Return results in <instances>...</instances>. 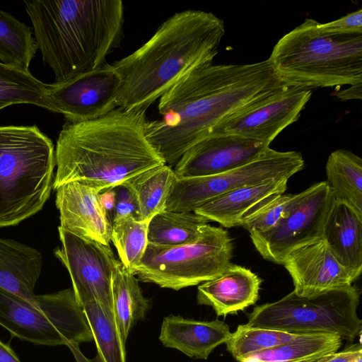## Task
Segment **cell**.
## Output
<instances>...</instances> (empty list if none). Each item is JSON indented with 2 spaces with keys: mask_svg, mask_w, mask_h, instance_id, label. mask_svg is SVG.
Here are the masks:
<instances>
[{
  "mask_svg": "<svg viewBox=\"0 0 362 362\" xmlns=\"http://www.w3.org/2000/svg\"><path fill=\"white\" fill-rule=\"evenodd\" d=\"M55 165L54 144L37 126L0 127V227L17 225L42 209Z\"/></svg>",
  "mask_w": 362,
  "mask_h": 362,
  "instance_id": "cell-6",
  "label": "cell"
},
{
  "mask_svg": "<svg viewBox=\"0 0 362 362\" xmlns=\"http://www.w3.org/2000/svg\"><path fill=\"white\" fill-rule=\"evenodd\" d=\"M334 202L326 181L314 184L298 194L288 216L278 226L250 235L254 246L264 259L282 264L293 250L322 238Z\"/></svg>",
  "mask_w": 362,
  "mask_h": 362,
  "instance_id": "cell-12",
  "label": "cell"
},
{
  "mask_svg": "<svg viewBox=\"0 0 362 362\" xmlns=\"http://www.w3.org/2000/svg\"><path fill=\"white\" fill-rule=\"evenodd\" d=\"M362 354L361 341L340 352L327 354L312 362H353L356 356Z\"/></svg>",
  "mask_w": 362,
  "mask_h": 362,
  "instance_id": "cell-35",
  "label": "cell"
},
{
  "mask_svg": "<svg viewBox=\"0 0 362 362\" xmlns=\"http://www.w3.org/2000/svg\"><path fill=\"white\" fill-rule=\"evenodd\" d=\"M341 340L333 334H298L289 341L247 356L240 362H312L338 351Z\"/></svg>",
  "mask_w": 362,
  "mask_h": 362,
  "instance_id": "cell-24",
  "label": "cell"
},
{
  "mask_svg": "<svg viewBox=\"0 0 362 362\" xmlns=\"http://www.w3.org/2000/svg\"><path fill=\"white\" fill-rule=\"evenodd\" d=\"M289 178L272 179L220 195L194 211L225 228L242 226L250 218L284 194Z\"/></svg>",
  "mask_w": 362,
  "mask_h": 362,
  "instance_id": "cell-18",
  "label": "cell"
},
{
  "mask_svg": "<svg viewBox=\"0 0 362 362\" xmlns=\"http://www.w3.org/2000/svg\"><path fill=\"white\" fill-rule=\"evenodd\" d=\"M325 170L335 202L362 216V159L349 150L338 149L329 154Z\"/></svg>",
  "mask_w": 362,
  "mask_h": 362,
  "instance_id": "cell-22",
  "label": "cell"
},
{
  "mask_svg": "<svg viewBox=\"0 0 362 362\" xmlns=\"http://www.w3.org/2000/svg\"><path fill=\"white\" fill-rule=\"evenodd\" d=\"M61 247L56 257L67 269L73 291L82 306L96 300L114 320L112 278L117 259L110 245L75 235L58 228Z\"/></svg>",
  "mask_w": 362,
  "mask_h": 362,
  "instance_id": "cell-11",
  "label": "cell"
},
{
  "mask_svg": "<svg viewBox=\"0 0 362 362\" xmlns=\"http://www.w3.org/2000/svg\"><path fill=\"white\" fill-rule=\"evenodd\" d=\"M305 165L300 153L268 148L252 161L208 176L177 178L170 187L165 210L194 212L210 200L238 188L272 179L290 178Z\"/></svg>",
  "mask_w": 362,
  "mask_h": 362,
  "instance_id": "cell-10",
  "label": "cell"
},
{
  "mask_svg": "<svg viewBox=\"0 0 362 362\" xmlns=\"http://www.w3.org/2000/svg\"><path fill=\"white\" fill-rule=\"evenodd\" d=\"M120 77L114 66L105 62L98 68L67 81L49 84V98L55 113L70 123L100 118L117 107Z\"/></svg>",
  "mask_w": 362,
  "mask_h": 362,
  "instance_id": "cell-13",
  "label": "cell"
},
{
  "mask_svg": "<svg viewBox=\"0 0 362 362\" xmlns=\"http://www.w3.org/2000/svg\"><path fill=\"white\" fill-rule=\"evenodd\" d=\"M228 232L206 224L195 240L175 246L148 243L134 274L144 282L178 291L220 276L231 264Z\"/></svg>",
  "mask_w": 362,
  "mask_h": 362,
  "instance_id": "cell-8",
  "label": "cell"
},
{
  "mask_svg": "<svg viewBox=\"0 0 362 362\" xmlns=\"http://www.w3.org/2000/svg\"><path fill=\"white\" fill-rule=\"evenodd\" d=\"M100 204L112 223L116 203L115 188L103 189L99 192Z\"/></svg>",
  "mask_w": 362,
  "mask_h": 362,
  "instance_id": "cell-36",
  "label": "cell"
},
{
  "mask_svg": "<svg viewBox=\"0 0 362 362\" xmlns=\"http://www.w3.org/2000/svg\"><path fill=\"white\" fill-rule=\"evenodd\" d=\"M334 95L341 100H361L362 98V82L352 84L345 90L337 91L334 93Z\"/></svg>",
  "mask_w": 362,
  "mask_h": 362,
  "instance_id": "cell-37",
  "label": "cell"
},
{
  "mask_svg": "<svg viewBox=\"0 0 362 362\" xmlns=\"http://www.w3.org/2000/svg\"><path fill=\"white\" fill-rule=\"evenodd\" d=\"M322 238L338 262L356 281L362 271V216L334 202L326 219Z\"/></svg>",
  "mask_w": 362,
  "mask_h": 362,
  "instance_id": "cell-21",
  "label": "cell"
},
{
  "mask_svg": "<svg viewBox=\"0 0 362 362\" xmlns=\"http://www.w3.org/2000/svg\"><path fill=\"white\" fill-rule=\"evenodd\" d=\"M115 188L116 203L112 222L127 216H132L137 220V205L131 192L123 185H118Z\"/></svg>",
  "mask_w": 362,
  "mask_h": 362,
  "instance_id": "cell-34",
  "label": "cell"
},
{
  "mask_svg": "<svg viewBox=\"0 0 362 362\" xmlns=\"http://www.w3.org/2000/svg\"><path fill=\"white\" fill-rule=\"evenodd\" d=\"M269 146L233 134H218L197 143L175 165L177 178L222 173L252 161Z\"/></svg>",
  "mask_w": 362,
  "mask_h": 362,
  "instance_id": "cell-15",
  "label": "cell"
},
{
  "mask_svg": "<svg viewBox=\"0 0 362 362\" xmlns=\"http://www.w3.org/2000/svg\"><path fill=\"white\" fill-rule=\"evenodd\" d=\"M320 30L330 33H362V10L358 9L335 21L318 23Z\"/></svg>",
  "mask_w": 362,
  "mask_h": 362,
  "instance_id": "cell-33",
  "label": "cell"
},
{
  "mask_svg": "<svg viewBox=\"0 0 362 362\" xmlns=\"http://www.w3.org/2000/svg\"><path fill=\"white\" fill-rule=\"evenodd\" d=\"M37 46L30 27L0 10V62L30 71Z\"/></svg>",
  "mask_w": 362,
  "mask_h": 362,
  "instance_id": "cell-28",
  "label": "cell"
},
{
  "mask_svg": "<svg viewBox=\"0 0 362 362\" xmlns=\"http://www.w3.org/2000/svg\"><path fill=\"white\" fill-rule=\"evenodd\" d=\"M307 18L284 35L268 59L286 86L325 88L362 82V33H330Z\"/></svg>",
  "mask_w": 362,
  "mask_h": 362,
  "instance_id": "cell-5",
  "label": "cell"
},
{
  "mask_svg": "<svg viewBox=\"0 0 362 362\" xmlns=\"http://www.w3.org/2000/svg\"><path fill=\"white\" fill-rule=\"evenodd\" d=\"M358 290L352 285L308 296L293 291L282 298L256 306L247 325L293 334L327 333L352 342L361 333Z\"/></svg>",
  "mask_w": 362,
  "mask_h": 362,
  "instance_id": "cell-7",
  "label": "cell"
},
{
  "mask_svg": "<svg viewBox=\"0 0 362 362\" xmlns=\"http://www.w3.org/2000/svg\"><path fill=\"white\" fill-rule=\"evenodd\" d=\"M49 84L25 71L0 62V110L16 104H30L54 112Z\"/></svg>",
  "mask_w": 362,
  "mask_h": 362,
  "instance_id": "cell-26",
  "label": "cell"
},
{
  "mask_svg": "<svg viewBox=\"0 0 362 362\" xmlns=\"http://www.w3.org/2000/svg\"><path fill=\"white\" fill-rule=\"evenodd\" d=\"M268 59L206 64L194 69L158 100L161 118L148 120L146 136L165 163L175 165L224 120L285 86Z\"/></svg>",
  "mask_w": 362,
  "mask_h": 362,
  "instance_id": "cell-1",
  "label": "cell"
},
{
  "mask_svg": "<svg viewBox=\"0 0 362 362\" xmlns=\"http://www.w3.org/2000/svg\"><path fill=\"white\" fill-rule=\"evenodd\" d=\"M230 336L228 325L218 319L199 321L170 315L163 320L159 339L164 346L177 349L192 358L206 359Z\"/></svg>",
  "mask_w": 362,
  "mask_h": 362,
  "instance_id": "cell-20",
  "label": "cell"
},
{
  "mask_svg": "<svg viewBox=\"0 0 362 362\" xmlns=\"http://www.w3.org/2000/svg\"><path fill=\"white\" fill-rule=\"evenodd\" d=\"M282 264L292 278L293 291L300 296L351 285L355 281L322 238L293 250Z\"/></svg>",
  "mask_w": 362,
  "mask_h": 362,
  "instance_id": "cell-16",
  "label": "cell"
},
{
  "mask_svg": "<svg viewBox=\"0 0 362 362\" xmlns=\"http://www.w3.org/2000/svg\"><path fill=\"white\" fill-rule=\"evenodd\" d=\"M37 298L40 307L0 287V325L13 337L40 345H79L93 340L72 289L37 295Z\"/></svg>",
  "mask_w": 362,
  "mask_h": 362,
  "instance_id": "cell-9",
  "label": "cell"
},
{
  "mask_svg": "<svg viewBox=\"0 0 362 362\" xmlns=\"http://www.w3.org/2000/svg\"><path fill=\"white\" fill-rule=\"evenodd\" d=\"M175 178L171 166L164 164L138 174L122 184L131 192L136 201L137 221H149L156 214L165 210Z\"/></svg>",
  "mask_w": 362,
  "mask_h": 362,
  "instance_id": "cell-25",
  "label": "cell"
},
{
  "mask_svg": "<svg viewBox=\"0 0 362 362\" xmlns=\"http://www.w3.org/2000/svg\"><path fill=\"white\" fill-rule=\"evenodd\" d=\"M24 4L54 83L101 66L122 41L121 0H32Z\"/></svg>",
  "mask_w": 362,
  "mask_h": 362,
  "instance_id": "cell-4",
  "label": "cell"
},
{
  "mask_svg": "<svg viewBox=\"0 0 362 362\" xmlns=\"http://www.w3.org/2000/svg\"><path fill=\"white\" fill-rule=\"evenodd\" d=\"M66 346L71 351L74 358L77 362H102L98 355L93 359H88L81 353L79 349L78 344L69 342Z\"/></svg>",
  "mask_w": 362,
  "mask_h": 362,
  "instance_id": "cell-39",
  "label": "cell"
},
{
  "mask_svg": "<svg viewBox=\"0 0 362 362\" xmlns=\"http://www.w3.org/2000/svg\"><path fill=\"white\" fill-rule=\"evenodd\" d=\"M146 112L116 107L95 119L66 122L57 141L53 188L78 181L102 191L165 164L146 138Z\"/></svg>",
  "mask_w": 362,
  "mask_h": 362,
  "instance_id": "cell-2",
  "label": "cell"
},
{
  "mask_svg": "<svg viewBox=\"0 0 362 362\" xmlns=\"http://www.w3.org/2000/svg\"><path fill=\"white\" fill-rule=\"evenodd\" d=\"M98 355L102 362H126L125 344L123 343L115 320L110 319L96 300L82 305Z\"/></svg>",
  "mask_w": 362,
  "mask_h": 362,
  "instance_id": "cell-29",
  "label": "cell"
},
{
  "mask_svg": "<svg viewBox=\"0 0 362 362\" xmlns=\"http://www.w3.org/2000/svg\"><path fill=\"white\" fill-rule=\"evenodd\" d=\"M209 221L194 212L161 211L148 225V243L175 246L197 240Z\"/></svg>",
  "mask_w": 362,
  "mask_h": 362,
  "instance_id": "cell-27",
  "label": "cell"
},
{
  "mask_svg": "<svg viewBox=\"0 0 362 362\" xmlns=\"http://www.w3.org/2000/svg\"><path fill=\"white\" fill-rule=\"evenodd\" d=\"M297 197L298 194L281 195L247 219L242 226L248 230L250 235L272 230L288 216Z\"/></svg>",
  "mask_w": 362,
  "mask_h": 362,
  "instance_id": "cell-32",
  "label": "cell"
},
{
  "mask_svg": "<svg viewBox=\"0 0 362 362\" xmlns=\"http://www.w3.org/2000/svg\"><path fill=\"white\" fill-rule=\"evenodd\" d=\"M297 334H298L251 327L247 324L240 325L225 344L228 351L240 362L247 356L289 341Z\"/></svg>",
  "mask_w": 362,
  "mask_h": 362,
  "instance_id": "cell-31",
  "label": "cell"
},
{
  "mask_svg": "<svg viewBox=\"0 0 362 362\" xmlns=\"http://www.w3.org/2000/svg\"><path fill=\"white\" fill-rule=\"evenodd\" d=\"M225 34L211 12L185 10L168 18L153 36L112 65L121 85L117 107L147 110L186 74L213 63Z\"/></svg>",
  "mask_w": 362,
  "mask_h": 362,
  "instance_id": "cell-3",
  "label": "cell"
},
{
  "mask_svg": "<svg viewBox=\"0 0 362 362\" xmlns=\"http://www.w3.org/2000/svg\"><path fill=\"white\" fill-rule=\"evenodd\" d=\"M311 95L310 88L285 86L229 117L212 135L233 134L269 146L298 119Z\"/></svg>",
  "mask_w": 362,
  "mask_h": 362,
  "instance_id": "cell-14",
  "label": "cell"
},
{
  "mask_svg": "<svg viewBox=\"0 0 362 362\" xmlns=\"http://www.w3.org/2000/svg\"><path fill=\"white\" fill-rule=\"evenodd\" d=\"M148 222L139 221L132 216L112 222L111 241L117 248L119 260L133 274L148 245Z\"/></svg>",
  "mask_w": 362,
  "mask_h": 362,
  "instance_id": "cell-30",
  "label": "cell"
},
{
  "mask_svg": "<svg viewBox=\"0 0 362 362\" xmlns=\"http://www.w3.org/2000/svg\"><path fill=\"white\" fill-rule=\"evenodd\" d=\"M135 275L117 259L112 278V295L115 320L124 344L132 327L144 317L149 308V301L144 296Z\"/></svg>",
  "mask_w": 362,
  "mask_h": 362,
  "instance_id": "cell-23",
  "label": "cell"
},
{
  "mask_svg": "<svg viewBox=\"0 0 362 362\" xmlns=\"http://www.w3.org/2000/svg\"><path fill=\"white\" fill-rule=\"evenodd\" d=\"M261 283L250 269L230 264L220 276L198 286L197 303L212 307L218 316L235 314L255 304Z\"/></svg>",
  "mask_w": 362,
  "mask_h": 362,
  "instance_id": "cell-19",
  "label": "cell"
},
{
  "mask_svg": "<svg viewBox=\"0 0 362 362\" xmlns=\"http://www.w3.org/2000/svg\"><path fill=\"white\" fill-rule=\"evenodd\" d=\"M0 362H21L13 351L1 341Z\"/></svg>",
  "mask_w": 362,
  "mask_h": 362,
  "instance_id": "cell-38",
  "label": "cell"
},
{
  "mask_svg": "<svg viewBox=\"0 0 362 362\" xmlns=\"http://www.w3.org/2000/svg\"><path fill=\"white\" fill-rule=\"evenodd\" d=\"M60 227L78 236L110 245L112 223L103 209L98 189L78 181L55 189Z\"/></svg>",
  "mask_w": 362,
  "mask_h": 362,
  "instance_id": "cell-17",
  "label": "cell"
}]
</instances>
